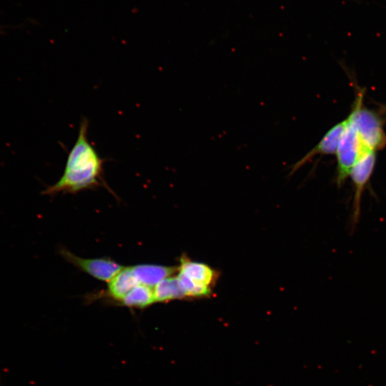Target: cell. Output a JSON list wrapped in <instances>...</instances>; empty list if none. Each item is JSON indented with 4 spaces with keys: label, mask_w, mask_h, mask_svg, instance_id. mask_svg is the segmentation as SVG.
Returning a JSON list of instances; mask_svg holds the SVG:
<instances>
[{
    "label": "cell",
    "mask_w": 386,
    "mask_h": 386,
    "mask_svg": "<svg viewBox=\"0 0 386 386\" xmlns=\"http://www.w3.org/2000/svg\"><path fill=\"white\" fill-rule=\"evenodd\" d=\"M88 127L87 119H82L78 137L67 154L61 177L54 184L47 187L43 191V194L74 193L99 187L104 183L103 166L105 159L99 156L89 141Z\"/></svg>",
    "instance_id": "6da1fadb"
},
{
    "label": "cell",
    "mask_w": 386,
    "mask_h": 386,
    "mask_svg": "<svg viewBox=\"0 0 386 386\" xmlns=\"http://www.w3.org/2000/svg\"><path fill=\"white\" fill-rule=\"evenodd\" d=\"M362 100V94H360L349 116L363 145L376 152L386 145V134L380 117L363 107Z\"/></svg>",
    "instance_id": "7a4b0ae2"
},
{
    "label": "cell",
    "mask_w": 386,
    "mask_h": 386,
    "mask_svg": "<svg viewBox=\"0 0 386 386\" xmlns=\"http://www.w3.org/2000/svg\"><path fill=\"white\" fill-rule=\"evenodd\" d=\"M367 149L362 144L350 116L335 152L337 157L336 182L341 187L350 177L351 170Z\"/></svg>",
    "instance_id": "3957f363"
},
{
    "label": "cell",
    "mask_w": 386,
    "mask_h": 386,
    "mask_svg": "<svg viewBox=\"0 0 386 386\" xmlns=\"http://www.w3.org/2000/svg\"><path fill=\"white\" fill-rule=\"evenodd\" d=\"M375 159V152L366 149L351 170L350 176L354 186L351 217V227L352 228L355 227L358 223L361 211L362 196L374 171Z\"/></svg>",
    "instance_id": "277c9868"
},
{
    "label": "cell",
    "mask_w": 386,
    "mask_h": 386,
    "mask_svg": "<svg viewBox=\"0 0 386 386\" xmlns=\"http://www.w3.org/2000/svg\"><path fill=\"white\" fill-rule=\"evenodd\" d=\"M61 254L84 272L104 282H109L124 267L107 259L81 258L66 249H61Z\"/></svg>",
    "instance_id": "5b68a950"
},
{
    "label": "cell",
    "mask_w": 386,
    "mask_h": 386,
    "mask_svg": "<svg viewBox=\"0 0 386 386\" xmlns=\"http://www.w3.org/2000/svg\"><path fill=\"white\" fill-rule=\"evenodd\" d=\"M347 124V118L333 126L324 135L320 142L307 153L302 159L292 166L290 174L296 172L302 165L311 160L316 155L335 154L340 137Z\"/></svg>",
    "instance_id": "8992f818"
},
{
    "label": "cell",
    "mask_w": 386,
    "mask_h": 386,
    "mask_svg": "<svg viewBox=\"0 0 386 386\" xmlns=\"http://www.w3.org/2000/svg\"><path fill=\"white\" fill-rule=\"evenodd\" d=\"M178 272L187 277L194 283L213 290L219 273L207 264L191 260L182 255L179 260Z\"/></svg>",
    "instance_id": "52a82bcc"
},
{
    "label": "cell",
    "mask_w": 386,
    "mask_h": 386,
    "mask_svg": "<svg viewBox=\"0 0 386 386\" xmlns=\"http://www.w3.org/2000/svg\"><path fill=\"white\" fill-rule=\"evenodd\" d=\"M132 268L138 283L150 287L178 272V267L154 264H139Z\"/></svg>",
    "instance_id": "ba28073f"
},
{
    "label": "cell",
    "mask_w": 386,
    "mask_h": 386,
    "mask_svg": "<svg viewBox=\"0 0 386 386\" xmlns=\"http://www.w3.org/2000/svg\"><path fill=\"white\" fill-rule=\"evenodd\" d=\"M138 281L132 267H123L109 282L108 294L114 300L122 301L136 285Z\"/></svg>",
    "instance_id": "9c48e42d"
},
{
    "label": "cell",
    "mask_w": 386,
    "mask_h": 386,
    "mask_svg": "<svg viewBox=\"0 0 386 386\" xmlns=\"http://www.w3.org/2000/svg\"><path fill=\"white\" fill-rule=\"evenodd\" d=\"M154 302H157L186 298L177 275L167 277L158 283L154 287Z\"/></svg>",
    "instance_id": "30bf717a"
},
{
    "label": "cell",
    "mask_w": 386,
    "mask_h": 386,
    "mask_svg": "<svg viewBox=\"0 0 386 386\" xmlns=\"http://www.w3.org/2000/svg\"><path fill=\"white\" fill-rule=\"evenodd\" d=\"M124 306L144 308L154 302V290L152 287L138 284L121 301Z\"/></svg>",
    "instance_id": "8fae6325"
},
{
    "label": "cell",
    "mask_w": 386,
    "mask_h": 386,
    "mask_svg": "<svg viewBox=\"0 0 386 386\" xmlns=\"http://www.w3.org/2000/svg\"><path fill=\"white\" fill-rule=\"evenodd\" d=\"M382 114H383L384 116L386 117V106H385V107H383L382 108Z\"/></svg>",
    "instance_id": "7c38bea8"
}]
</instances>
